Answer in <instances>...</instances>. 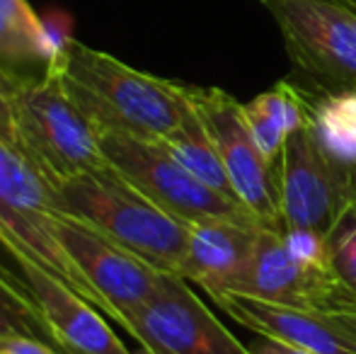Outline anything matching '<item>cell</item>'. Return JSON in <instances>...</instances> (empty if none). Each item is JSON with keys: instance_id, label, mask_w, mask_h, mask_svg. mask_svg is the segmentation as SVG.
Instances as JSON below:
<instances>
[{"instance_id": "1", "label": "cell", "mask_w": 356, "mask_h": 354, "mask_svg": "<svg viewBox=\"0 0 356 354\" xmlns=\"http://www.w3.org/2000/svg\"><path fill=\"white\" fill-rule=\"evenodd\" d=\"M54 66L75 107L97 131L165 141L192 109L184 83L136 71L73 37H63Z\"/></svg>"}, {"instance_id": "2", "label": "cell", "mask_w": 356, "mask_h": 354, "mask_svg": "<svg viewBox=\"0 0 356 354\" xmlns=\"http://www.w3.org/2000/svg\"><path fill=\"white\" fill-rule=\"evenodd\" d=\"M54 194L63 214L88 223L143 262L160 272H182L192 226L150 202L109 163L68 179Z\"/></svg>"}, {"instance_id": "3", "label": "cell", "mask_w": 356, "mask_h": 354, "mask_svg": "<svg viewBox=\"0 0 356 354\" xmlns=\"http://www.w3.org/2000/svg\"><path fill=\"white\" fill-rule=\"evenodd\" d=\"M10 99L17 153L51 189L107 166L99 131L75 107L56 66L44 78L15 86Z\"/></svg>"}, {"instance_id": "4", "label": "cell", "mask_w": 356, "mask_h": 354, "mask_svg": "<svg viewBox=\"0 0 356 354\" xmlns=\"http://www.w3.org/2000/svg\"><path fill=\"white\" fill-rule=\"evenodd\" d=\"M61 209L54 189L39 172L0 138V246L10 255L32 260L51 272L58 282L68 284L75 293L102 311L80 269L73 265L56 236ZM104 313V311H102Z\"/></svg>"}, {"instance_id": "5", "label": "cell", "mask_w": 356, "mask_h": 354, "mask_svg": "<svg viewBox=\"0 0 356 354\" xmlns=\"http://www.w3.org/2000/svg\"><path fill=\"white\" fill-rule=\"evenodd\" d=\"M99 146L114 170L122 172L150 202L179 221L192 226L209 218H223L257 226L243 204L223 197L192 175L163 141L119 131H99Z\"/></svg>"}, {"instance_id": "6", "label": "cell", "mask_w": 356, "mask_h": 354, "mask_svg": "<svg viewBox=\"0 0 356 354\" xmlns=\"http://www.w3.org/2000/svg\"><path fill=\"white\" fill-rule=\"evenodd\" d=\"M300 81L356 90V13L327 0H264Z\"/></svg>"}, {"instance_id": "7", "label": "cell", "mask_w": 356, "mask_h": 354, "mask_svg": "<svg viewBox=\"0 0 356 354\" xmlns=\"http://www.w3.org/2000/svg\"><path fill=\"white\" fill-rule=\"evenodd\" d=\"M184 92L207 131L211 134L243 207L252 214L257 226L284 231L277 166L269 163L254 143L243 102L218 88H199L184 83Z\"/></svg>"}, {"instance_id": "8", "label": "cell", "mask_w": 356, "mask_h": 354, "mask_svg": "<svg viewBox=\"0 0 356 354\" xmlns=\"http://www.w3.org/2000/svg\"><path fill=\"white\" fill-rule=\"evenodd\" d=\"M148 354H252L209 311L179 274L163 272L158 289L124 323Z\"/></svg>"}, {"instance_id": "9", "label": "cell", "mask_w": 356, "mask_h": 354, "mask_svg": "<svg viewBox=\"0 0 356 354\" xmlns=\"http://www.w3.org/2000/svg\"><path fill=\"white\" fill-rule=\"evenodd\" d=\"M56 236L85 282L97 293L104 316L112 318L117 325L124 328L127 318L158 289L163 277L160 269L104 238L88 223L61 211Z\"/></svg>"}, {"instance_id": "10", "label": "cell", "mask_w": 356, "mask_h": 354, "mask_svg": "<svg viewBox=\"0 0 356 354\" xmlns=\"http://www.w3.org/2000/svg\"><path fill=\"white\" fill-rule=\"evenodd\" d=\"M238 293L284 303V306L315 308V311L356 316V291L349 289L332 267L300 262L286 246L282 231L257 226L252 260Z\"/></svg>"}, {"instance_id": "11", "label": "cell", "mask_w": 356, "mask_h": 354, "mask_svg": "<svg viewBox=\"0 0 356 354\" xmlns=\"http://www.w3.org/2000/svg\"><path fill=\"white\" fill-rule=\"evenodd\" d=\"M277 184L284 226L320 236H327L337 214L352 199L347 179L325 158L308 124H300L286 136Z\"/></svg>"}, {"instance_id": "12", "label": "cell", "mask_w": 356, "mask_h": 354, "mask_svg": "<svg viewBox=\"0 0 356 354\" xmlns=\"http://www.w3.org/2000/svg\"><path fill=\"white\" fill-rule=\"evenodd\" d=\"M213 301L233 321L262 337L313 354H356V316L284 306L238 291L218 293Z\"/></svg>"}, {"instance_id": "13", "label": "cell", "mask_w": 356, "mask_h": 354, "mask_svg": "<svg viewBox=\"0 0 356 354\" xmlns=\"http://www.w3.org/2000/svg\"><path fill=\"white\" fill-rule=\"evenodd\" d=\"M8 257L24 277L32 296L37 298L44 318L56 332L63 354H134L97 306L85 301L68 284L58 282L51 272L34 265L27 257L10 252Z\"/></svg>"}, {"instance_id": "14", "label": "cell", "mask_w": 356, "mask_h": 354, "mask_svg": "<svg viewBox=\"0 0 356 354\" xmlns=\"http://www.w3.org/2000/svg\"><path fill=\"white\" fill-rule=\"evenodd\" d=\"M254 238V223L223 218L192 223L187 260L179 277L199 284L211 298L225 291H238L252 260Z\"/></svg>"}, {"instance_id": "15", "label": "cell", "mask_w": 356, "mask_h": 354, "mask_svg": "<svg viewBox=\"0 0 356 354\" xmlns=\"http://www.w3.org/2000/svg\"><path fill=\"white\" fill-rule=\"evenodd\" d=\"M63 37H54L27 0H0V76L13 86L44 78Z\"/></svg>"}, {"instance_id": "16", "label": "cell", "mask_w": 356, "mask_h": 354, "mask_svg": "<svg viewBox=\"0 0 356 354\" xmlns=\"http://www.w3.org/2000/svg\"><path fill=\"white\" fill-rule=\"evenodd\" d=\"M305 109V124L330 163L344 175L356 199V90H327L296 81Z\"/></svg>"}, {"instance_id": "17", "label": "cell", "mask_w": 356, "mask_h": 354, "mask_svg": "<svg viewBox=\"0 0 356 354\" xmlns=\"http://www.w3.org/2000/svg\"><path fill=\"white\" fill-rule=\"evenodd\" d=\"M250 134L269 163L279 166L284 151V141L293 129L305 124V109L300 88L296 81H279L267 92L257 95L243 104Z\"/></svg>"}, {"instance_id": "18", "label": "cell", "mask_w": 356, "mask_h": 354, "mask_svg": "<svg viewBox=\"0 0 356 354\" xmlns=\"http://www.w3.org/2000/svg\"><path fill=\"white\" fill-rule=\"evenodd\" d=\"M3 335L37 337L63 354L56 332L47 323L24 277L13 265L8 252L0 248V337Z\"/></svg>"}, {"instance_id": "19", "label": "cell", "mask_w": 356, "mask_h": 354, "mask_svg": "<svg viewBox=\"0 0 356 354\" xmlns=\"http://www.w3.org/2000/svg\"><path fill=\"white\" fill-rule=\"evenodd\" d=\"M163 143L170 148V153H172L192 175H197L202 179L204 184H209V187L220 192L223 197L243 204L238 199V194H235L228 172H225V166H223V161H220V153H218V148H216L211 134L207 131V127H204V122L199 119V114L194 112V107L189 109V114L184 117L182 127L175 134H170Z\"/></svg>"}, {"instance_id": "20", "label": "cell", "mask_w": 356, "mask_h": 354, "mask_svg": "<svg viewBox=\"0 0 356 354\" xmlns=\"http://www.w3.org/2000/svg\"><path fill=\"white\" fill-rule=\"evenodd\" d=\"M332 272L356 291V199H349L325 236Z\"/></svg>"}, {"instance_id": "21", "label": "cell", "mask_w": 356, "mask_h": 354, "mask_svg": "<svg viewBox=\"0 0 356 354\" xmlns=\"http://www.w3.org/2000/svg\"><path fill=\"white\" fill-rule=\"evenodd\" d=\"M0 354H61L49 342L29 335H3L0 337Z\"/></svg>"}, {"instance_id": "22", "label": "cell", "mask_w": 356, "mask_h": 354, "mask_svg": "<svg viewBox=\"0 0 356 354\" xmlns=\"http://www.w3.org/2000/svg\"><path fill=\"white\" fill-rule=\"evenodd\" d=\"M13 90L15 86L5 76H0V138L8 146L17 151V141H15V127H13Z\"/></svg>"}, {"instance_id": "23", "label": "cell", "mask_w": 356, "mask_h": 354, "mask_svg": "<svg viewBox=\"0 0 356 354\" xmlns=\"http://www.w3.org/2000/svg\"><path fill=\"white\" fill-rule=\"evenodd\" d=\"M252 354H313V352H305L300 347L293 345H286L282 340H272V337H262L254 347H250Z\"/></svg>"}, {"instance_id": "24", "label": "cell", "mask_w": 356, "mask_h": 354, "mask_svg": "<svg viewBox=\"0 0 356 354\" xmlns=\"http://www.w3.org/2000/svg\"><path fill=\"white\" fill-rule=\"evenodd\" d=\"M259 3H264V0H259ZM327 3L344 5V8H349V10H354V13H356V0H327Z\"/></svg>"}, {"instance_id": "25", "label": "cell", "mask_w": 356, "mask_h": 354, "mask_svg": "<svg viewBox=\"0 0 356 354\" xmlns=\"http://www.w3.org/2000/svg\"><path fill=\"white\" fill-rule=\"evenodd\" d=\"M134 354H148V352H145L143 347H141V350H136V352H134Z\"/></svg>"}]
</instances>
